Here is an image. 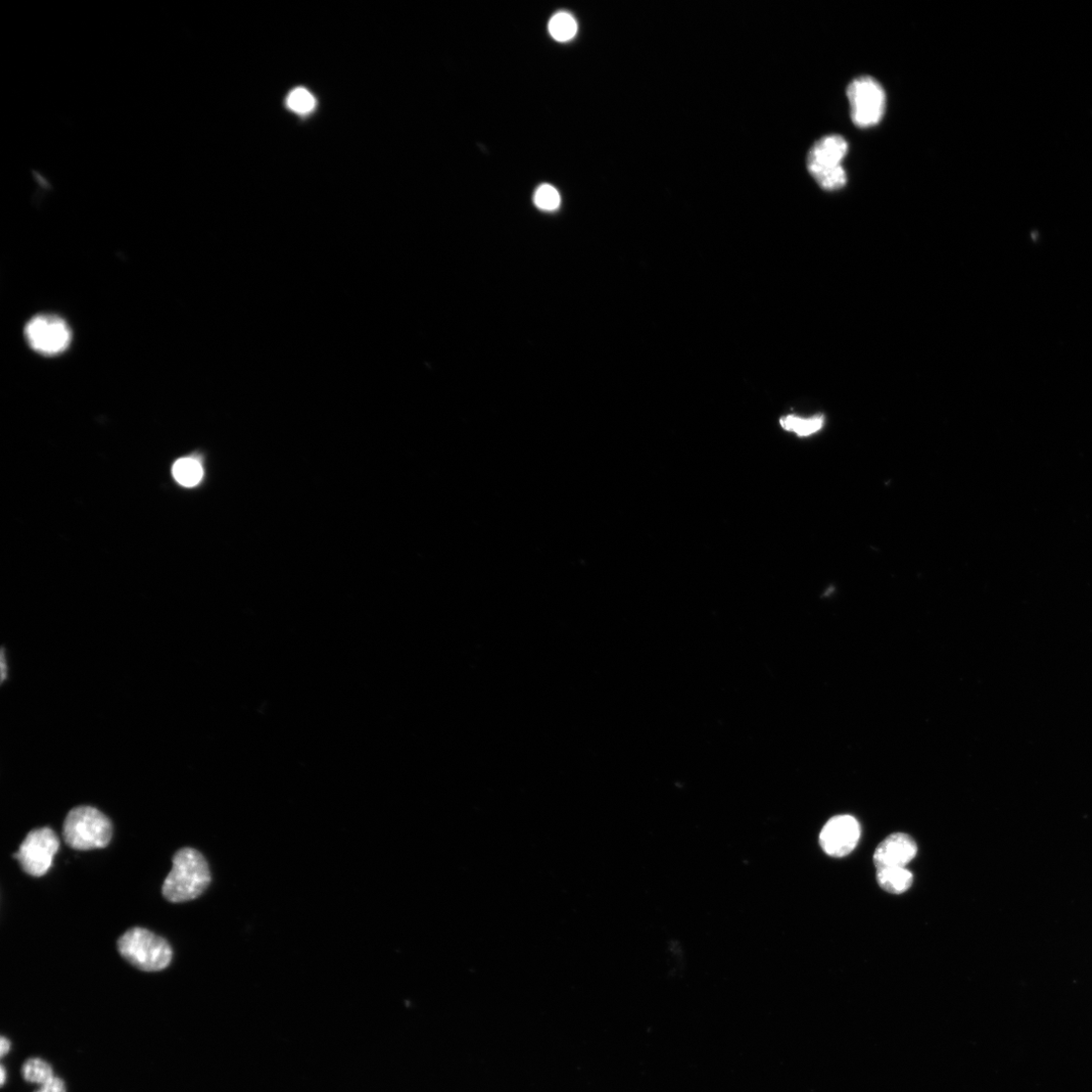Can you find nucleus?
<instances>
[{
	"label": "nucleus",
	"mask_w": 1092,
	"mask_h": 1092,
	"mask_svg": "<svg viewBox=\"0 0 1092 1092\" xmlns=\"http://www.w3.org/2000/svg\"><path fill=\"white\" fill-rule=\"evenodd\" d=\"M211 871L203 854L192 847L177 850L172 859V869L163 886V896L172 904L197 899L211 883Z\"/></svg>",
	"instance_id": "1"
},
{
	"label": "nucleus",
	"mask_w": 1092,
	"mask_h": 1092,
	"mask_svg": "<svg viewBox=\"0 0 1092 1092\" xmlns=\"http://www.w3.org/2000/svg\"><path fill=\"white\" fill-rule=\"evenodd\" d=\"M121 956L141 971L157 972L167 968L172 960L168 942L144 928L127 931L118 941Z\"/></svg>",
	"instance_id": "2"
},
{
	"label": "nucleus",
	"mask_w": 1092,
	"mask_h": 1092,
	"mask_svg": "<svg viewBox=\"0 0 1092 1092\" xmlns=\"http://www.w3.org/2000/svg\"><path fill=\"white\" fill-rule=\"evenodd\" d=\"M63 838L67 845L78 850L103 848L113 838V825L108 817L91 806L71 810L64 822Z\"/></svg>",
	"instance_id": "3"
},
{
	"label": "nucleus",
	"mask_w": 1092,
	"mask_h": 1092,
	"mask_svg": "<svg viewBox=\"0 0 1092 1092\" xmlns=\"http://www.w3.org/2000/svg\"><path fill=\"white\" fill-rule=\"evenodd\" d=\"M847 149V142L840 135L823 137L812 148L807 168L825 191L835 192L845 185L847 177L842 163Z\"/></svg>",
	"instance_id": "4"
},
{
	"label": "nucleus",
	"mask_w": 1092,
	"mask_h": 1092,
	"mask_svg": "<svg viewBox=\"0 0 1092 1092\" xmlns=\"http://www.w3.org/2000/svg\"><path fill=\"white\" fill-rule=\"evenodd\" d=\"M846 97L854 125L868 129L881 122L886 108V94L876 79L870 76L853 79L846 88Z\"/></svg>",
	"instance_id": "5"
},
{
	"label": "nucleus",
	"mask_w": 1092,
	"mask_h": 1092,
	"mask_svg": "<svg viewBox=\"0 0 1092 1092\" xmlns=\"http://www.w3.org/2000/svg\"><path fill=\"white\" fill-rule=\"evenodd\" d=\"M59 847L58 836L46 827L30 832L14 857L27 874L41 877L50 870Z\"/></svg>",
	"instance_id": "6"
},
{
	"label": "nucleus",
	"mask_w": 1092,
	"mask_h": 1092,
	"mask_svg": "<svg viewBox=\"0 0 1092 1092\" xmlns=\"http://www.w3.org/2000/svg\"><path fill=\"white\" fill-rule=\"evenodd\" d=\"M25 336L30 347L43 355H56L67 349L71 331L66 322L50 315L33 318L26 326Z\"/></svg>",
	"instance_id": "7"
},
{
	"label": "nucleus",
	"mask_w": 1092,
	"mask_h": 1092,
	"mask_svg": "<svg viewBox=\"0 0 1092 1092\" xmlns=\"http://www.w3.org/2000/svg\"><path fill=\"white\" fill-rule=\"evenodd\" d=\"M861 837L858 821L850 816H838L824 827L820 843L829 856L842 858L857 846Z\"/></svg>",
	"instance_id": "8"
},
{
	"label": "nucleus",
	"mask_w": 1092,
	"mask_h": 1092,
	"mask_svg": "<svg viewBox=\"0 0 1092 1092\" xmlns=\"http://www.w3.org/2000/svg\"><path fill=\"white\" fill-rule=\"evenodd\" d=\"M918 845L907 834H893L876 848L874 863L877 869L885 867L906 868L917 856Z\"/></svg>",
	"instance_id": "9"
},
{
	"label": "nucleus",
	"mask_w": 1092,
	"mask_h": 1092,
	"mask_svg": "<svg viewBox=\"0 0 1092 1092\" xmlns=\"http://www.w3.org/2000/svg\"><path fill=\"white\" fill-rule=\"evenodd\" d=\"M877 881L885 891L902 894L912 887L914 876L907 868L885 867L877 869Z\"/></svg>",
	"instance_id": "10"
},
{
	"label": "nucleus",
	"mask_w": 1092,
	"mask_h": 1092,
	"mask_svg": "<svg viewBox=\"0 0 1092 1092\" xmlns=\"http://www.w3.org/2000/svg\"><path fill=\"white\" fill-rule=\"evenodd\" d=\"M783 430L796 434L800 438L811 437L819 433L825 425V416L816 415L811 418H802L788 415L780 419Z\"/></svg>",
	"instance_id": "11"
},
{
	"label": "nucleus",
	"mask_w": 1092,
	"mask_h": 1092,
	"mask_svg": "<svg viewBox=\"0 0 1092 1092\" xmlns=\"http://www.w3.org/2000/svg\"><path fill=\"white\" fill-rule=\"evenodd\" d=\"M172 473L176 482L184 487L197 486L204 476L203 466L194 458L177 460L173 465Z\"/></svg>",
	"instance_id": "12"
},
{
	"label": "nucleus",
	"mask_w": 1092,
	"mask_h": 1092,
	"mask_svg": "<svg viewBox=\"0 0 1092 1092\" xmlns=\"http://www.w3.org/2000/svg\"><path fill=\"white\" fill-rule=\"evenodd\" d=\"M551 37L558 42L572 40L577 32L578 25L575 18L565 12L554 15L548 25Z\"/></svg>",
	"instance_id": "13"
},
{
	"label": "nucleus",
	"mask_w": 1092,
	"mask_h": 1092,
	"mask_svg": "<svg viewBox=\"0 0 1092 1092\" xmlns=\"http://www.w3.org/2000/svg\"><path fill=\"white\" fill-rule=\"evenodd\" d=\"M22 1074L26 1081L40 1085L55 1077L51 1065L39 1058L28 1060L22 1068Z\"/></svg>",
	"instance_id": "14"
},
{
	"label": "nucleus",
	"mask_w": 1092,
	"mask_h": 1092,
	"mask_svg": "<svg viewBox=\"0 0 1092 1092\" xmlns=\"http://www.w3.org/2000/svg\"><path fill=\"white\" fill-rule=\"evenodd\" d=\"M535 203L544 211H554L560 205V196L553 186L544 184L538 188Z\"/></svg>",
	"instance_id": "15"
},
{
	"label": "nucleus",
	"mask_w": 1092,
	"mask_h": 1092,
	"mask_svg": "<svg viewBox=\"0 0 1092 1092\" xmlns=\"http://www.w3.org/2000/svg\"><path fill=\"white\" fill-rule=\"evenodd\" d=\"M288 104L292 110L306 114L314 109L315 100L306 89L298 88L291 93Z\"/></svg>",
	"instance_id": "16"
},
{
	"label": "nucleus",
	"mask_w": 1092,
	"mask_h": 1092,
	"mask_svg": "<svg viewBox=\"0 0 1092 1092\" xmlns=\"http://www.w3.org/2000/svg\"><path fill=\"white\" fill-rule=\"evenodd\" d=\"M36 1092H66V1086L62 1079L54 1077L50 1082L42 1085Z\"/></svg>",
	"instance_id": "17"
},
{
	"label": "nucleus",
	"mask_w": 1092,
	"mask_h": 1092,
	"mask_svg": "<svg viewBox=\"0 0 1092 1092\" xmlns=\"http://www.w3.org/2000/svg\"><path fill=\"white\" fill-rule=\"evenodd\" d=\"M11 1048V1042L6 1037H2V1057H5Z\"/></svg>",
	"instance_id": "18"
},
{
	"label": "nucleus",
	"mask_w": 1092,
	"mask_h": 1092,
	"mask_svg": "<svg viewBox=\"0 0 1092 1092\" xmlns=\"http://www.w3.org/2000/svg\"><path fill=\"white\" fill-rule=\"evenodd\" d=\"M5 655H6L5 650L3 649V651H2V661H0V663H2V680L3 681H5L6 677H7V661H6V656Z\"/></svg>",
	"instance_id": "19"
},
{
	"label": "nucleus",
	"mask_w": 1092,
	"mask_h": 1092,
	"mask_svg": "<svg viewBox=\"0 0 1092 1092\" xmlns=\"http://www.w3.org/2000/svg\"><path fill=\"white\" fill-rule=\"evenodd\" d=\"M0 1078H2V1081L0 1082H2V1085H4L6 1082V1069L4 1066H2V1069H0Z\"/></svg>",
	"instance_id": "20"
}]
</instances>
